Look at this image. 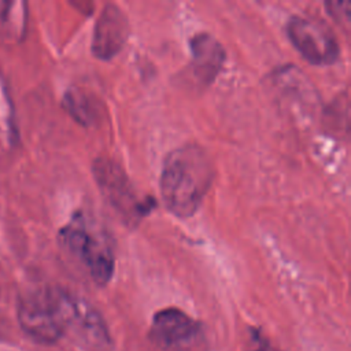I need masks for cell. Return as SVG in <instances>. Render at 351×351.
<instances>
[{
    "label": "cell",
    "instance_id": "1",
    "mask_svg": "<svg viewBox=\"0 0 351 351\" xmlns=\"http://www.w3.org/2000/svg\"><path fill=\"white\" fill-rule=\"evenodd\" d=\"M21 328L38 343H55L69 329H81L93 339L106 335L104 324L85 300L58 288L34 291L21 299L18 306Z\"/></svg>",
    "mask_w": 351,
    "mask_h": 351
},
{
    "label": "cell",
    "instance_id": "2",
    "mask_svg": "<svg viewBox=\"0 0 351 351\" xmlns=\"http://www.w3.org/2000/svg\"><path fill=\"white\" fill-rule=\"evenodd\" d=\"M213 181V166L207 154L188 144L167 154L160 173V195L170 213L180 218L193 215Z\"/></svg>",
    "mask_w": 351,
    "mask_h": 351
},
{
    "label": "cell",
    "instance_id": "3",
    "mask_svg": "<svg viewBox=\"0 0 351 351\" xmlns=\"http://www.w3.org/2000/svg\"><path fill=\"white\" fill-rule=\"evenodd\" d=\"M59 237L97 285H106L111 280L115 258L110 241L85 215L75 213L70 222L60 229Z\"/></svg>",
    "mask_w": 351,
    "mask_h": 351
},
{
    "label": "cell",
    "instance_id": "4",
    "mask_svg": "<svg viewBox=\"0 0 351 351\" xmlns=\"http://www.w3.org/2000/svg\"><path fill=\"white\" fill-rule=\"evenodd\" d=\"M287 34L302 56L313 64H330L339 56L337 40L319 21L293 15L287 22Z\"/></svg>",
    "mask_w": 351,
    "mask_h": 351
},
{
    "label": "cell",
    "instance_id": "5",
    "mask_svg": "<svg viewBox=\"0 0 351 351\" xmlns=\"http://www.w3.org/2000/svg\"><path fill=\"white\" fill-rule=\"evenodd\" d=\"M93 173L110 203L130 221L144 217L151 210L152 204H145L137 199L126 174L117 163L100 158L93 165Z\"/></svg>",
    "mask_w": 351,
    "mask_h": 351
},
{
    "label": "cell",
    "instance_id": "6",
    "mask_svg": "<svg viewBox=\"0 0 351 351\" xmlns=\"http://www.w3.org/2000/svg\"><path fill=\"white\" fill-rule=\"evenodd\" d=\"M129 36V22L125 12L115 4H106L93 30L92 52L99 59L114 58Z\"/></svg>",
    "mask_w": 351,
    "mask_h": 351
},
{
    "label": "cell",
    "instance_id": "7",
    "mask_svg": "<svg viewBox=\"0 0 351 351\" xmlns=\"http://www.w3.org/2000/svg\"><path fill=\"white\" fill-rule=\"evenodd\" d=\"M199 330V322L176 307L163 308L152 318L151 335L166 348L186 347L197 337Z\"/></svg>",
    "mask_w": 351,
    "mask_h": 351
},
{
    "label": "cell",
    "instance_id": "8",
    "mask_svg": "<svg viewBox=\"0 0 351 351\" xmlns=\"http://www.w3.org/2000/svg\"><path fill=\"white\" fill-rule=\"evenodd\" d=\"M192 67L195 77L204 84L211 82L219 73L225 60V51L221 43L210 33H197L191 38Z\"/></svg>",
    "mask_w": 351,
    "mask_h": 351
},
{
    "label": "cell",
    "instance_id": "9",
    "mask_svg": "<svg viewBox=\"0 0 351 351\" xmlns=\"http://www.w3.org/2000/svg\"><path fill=\"white\" fill-rule=\"evenodd\" d=\"M0 137L10 145L18 141V126L15 122V111L7 85L0 77Z\"/></svg>",
    "mask_w": 351,
    "mask_h": 351
},
{
    "label": "cell",
    "instance_id": "10",
    "mask_svg": "<svg viewBox=\"0 0 351 351\" xmlns=\"http://www.w3.org/2000/svg\"><path fill=\"white\" fill-rule=\"evenodd\" d=\"M328 12L336 19L340 21L341 23L348 25L350 23V8L351 3L348 0H341V1H326L325 3Z\"/></svg>",
    "mask_w": 351,
    "mask_h": 351
},
{
    "label": "cell",
    "instance_id": "11",
    "mask_svg": "<svg viewBox=\"0 0 351 351\" xmlns=\"http://www.w3.org/2000/svg\"><path fill=\"white\" fill-rule=\"evenodd\" d=\"M251 343H252V351H276L270 343L255 329L251 330Z\"/></svg>",
    "mask_w": 351,
    "mask_h": 351
}]
</instances>
